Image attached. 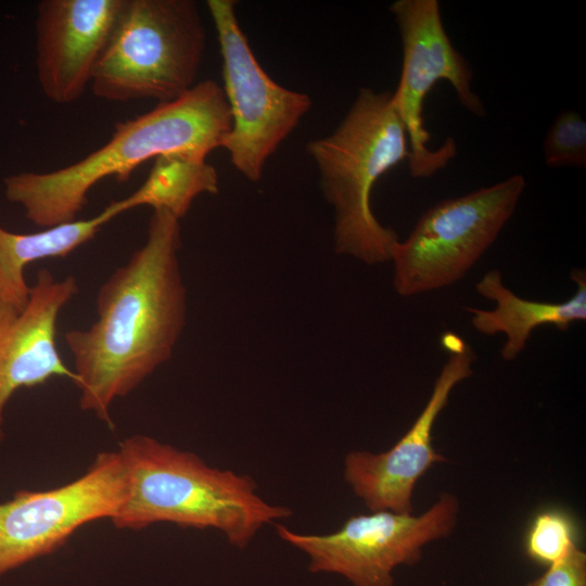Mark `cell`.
<instances>
[{
    "instance_id": "6da1fadb",
    "label": "cell",
    "mask_w": 586,
    "mask_h": 586,
    "mask_svg": "<svg viewBox=\"0 0 586 586\" xmlns=\"http://www.w3.org/2000/svg\"><path fill=\"white\" fill-rule=\"evenodd\" d=\"M180 220L153 211L145 243L97 294V319L63 339L74 361L79 406L113 428L115 399L133 392L173 355L186 321L178 252Z\"/></svg>"
},
{
    "instance_id": "7a4b0ae2",
    "label": "cell",
    "mask_w": 586,
    "mask_h": 586,
    "mask_svg": "<svg viewBox=\"0 0 586 586\" xmlns=\"http://www.w3.org/2000/svg\"><path fill=\"white\" fill-rule=\"evenodd\" d=\"M230 127L222 87L212 79L202 80L180 98L116 124L106 143L68 166L7 176L4 195L39 228L71 222L101 180L112 176L126 181L139 165L161 155L206 160L221 146Z\"/></svg>"
},
{
    "instance_id": "3957f363",
    "label": "cell",
    "mask_w": 586,
    "mask_h": 586,
    "mask_svg": "<svg viewBox=\"0 0 586 586\" xmlns=\"http://www.w3.org/2000/svg\"><path fill=\"white\" fill-rule=\"evenodd\" d=\"M118 451L127 497L111 520L117 528L139 531L158 522L215 528L243 549L265 525L292 514L290 508L264 500L251 476L211 467L153 437H127Z\"/></svg>"
},
{
    "instance_id": "277c9868",
    "label": "cell",
    "mask_w": 586,
    "mask_h": 586,
    "mask_svg": "<svg viewBox=\"0 0 586 586\" xmlns=\"http://www.w3.org/2000/svg\"><path fill=\"white\" fill-rule=\"evenodd\" d=\"M306 150L334 211L335 251L369 265L391 262L398 235L375 218L370 198L377 180L410 154L393 92L361 88L339 126Z\"/></svg>"
},
{
    "instance_id": "5b68a950",
    "label": "cell",
    "mask_w": 586,
    "mask_h": 586,
    "mask_svg": "<svg viewBox=\"0 0 586 586\" xmlns=\"http://www.w3.org/2000/svg\"><path fill=\"white\" fill-rule=\"evenodd\" d=\"M205 46L193 0H123L89 88L112 102L174 101L196 84Z\"/></svg>"
},
{
    "instance_id": "8992f818",
    "label": "cell",
    "mask_w": 586,
    "mask_h": 586,
    "mask_svg": "<svg viewBox=\"0 0 586 586\" xmlns=\"http://www.w3.org/2000/svg\"><path fill=\"white\" fill-rule=\"evenodd\" d=\"M525 184L522 175H512L423 213L408 238L398 240L391 252L397 294L415 296L461 280L512 217Z\"/></svg>"
},
{
    "instance_id": "52a82bcc",
    "label": "cell",
    "mask_w": 586,
    "mask_h": 586,
    "mask_svg": "<svg viewBox=\"0 0 586 586\" xmlns=\"http://www.w3.org/2000/svg\"><path fill=\"white\" fill-rule=\"evenodd\" d=\"M234 0H207L222 60L231 127L221 148L247 180H260L267 160L311 107L309 95L280 86L264 71L243 33Z\"/></svg>"
},
{
    "instance_id": "ba28073f",
    "label": "cell",
    "mask_w": 586,
    "mask_h": 586,
    "mask_svg": "<svg viewBox=\"0 0 586 586\" xmlns=\"http://www.w3.org/2000/svg\"><path fill=\"white\" fill-rule=\"evenodd\" d=\"M460 511L458 498L443 493L423 513L387 510L353 515L335 532L301 534L277 524L279 537L304 551L313 573H335L353 586H393V571L417 563L429 543L455 530Z\"/></svg>"
},
{
    "instance_id": "9c48e42d",
    "label": "cell",
    "mask_w": 586,
    "mask_h": 586,
    "mask_svg": "<svg viewBox=\"0 0 586 586\" xmlns=\"http://www.w3.org/2000/svg\"><path fill=\"white\" fill-rule=\"evenodd\" d=\"M403 46V66L393 100L405 125L409 143V171L413 178H430L457 154L451 137L435 150L428 146L431 133L423 120L426 95L440 80L448 81L458 101L470 113L486 115L473 91L469 62L451 43L437 0H396L390 5Z\"/></svg>"
},
{
    "instance_id": "30bf717a",
    "label": "cell",
    "mask_w": 586,
    "mask_h": 586,
    "mask_svg": "<svg viewBox=\"0 0 586 586\" xmlns=\"http://www.w3.org/2000/svg\"><path fill=\"white\" fill-rule=\"evenodd\" d=\"M127 497L118 450L98 454L87 472L48 491H20L0 504V576L61 548L81 526L112 520Z\"/></svg>"
},
{
    "instance_id": "8fae6325",
    "label": "cell",
    "mask_w": 586,
    "mask_h": 586,
    "mask_svg": "<svg viewBox=\"0 0 586 586\" xmlns=\"http://www.w3.org/2000/svg\"><path fill=\"white\" fill-rule=\"evenodd\" d=\"M442 346L448 358L409 430L386 451L352 450L344 459L345 481L371 512L412 513L417 482L433 464L445 460L433 447L432 430L454 387L472 375L476 355L453 332L443 334Z\"/></svg>"
},
{
    "instance_id": "7c38bea8",
    "label": "cell",
    "mask_w": 586,
    "mask_h": 586,
    "mask_svg": "<svg viewBox=\"0 0 586 586\" xmlns=\"http://www.w3.org/2000/svg\"><path fill=\"white\" fill-rule=\"evenodd\" d=\"M123 0H41L35 20V64L43 94L69 104L90 86Z\"/></svg>"
},
{
    "instance_id": "4fadbf2b",
    "label": "cell",
    "mask_w": 586,
    "mask_h": 586,
    "mask_svg": "<svg viewBox=\"0 0 586 586\" xmlns=\"http://www.w3.org/2000/svg\"><path fill=\"white\" fill-rule=\"evenodd\" d=\"M74 276L56 279L50 270L37 271L26 306L22 310L0 306V442L4 437V410L20 388L76 375L58 349L60 313L78 293Z\"/></svg>"
},
{
    "instance_id": "5bb4252c",
    "label": "cell",
    "mask_w": 586,
    "mask_h": 586,
    "mask_svg": "<svg viewBox=\"0 0 586 586\" xmlns=\"http://www.w3.org/2000/svg\"><path fill=\"white\" fill-rule=\"evenodd\" d=\"M571 279L577 284L575 294L562 303L525 300L504 283L499 270L492 269L475 284L482 297L496 303L492 310L463 307L471 314L473 328L484 335L504 333L506 342L500 349L501 358L514 360L525 348L532 332L540 326L551 324L565 331L577 321L586 320V273L574 268Z\"/></svg>"
},
{
    "instance_id": "9a60e30c",
    "label": "cell",
    "mask_w": 586,
    "mask_h": 586,
    "mask_svg": "<svg viewBox=\"0 0 586 586\" xmlns=\"http://www.w3.org/2000/svg\"><path fill=\"white\" fill-rule=\"evenodd\" d=\"M111 220L102 211L92 218L76 219L34 233L12 232L0 225V306L22 310L30 293L24 276L26 266L46 258L68 256Z\"/></svg>"
},
{
    "instance_id": "2e32d148",
    "label": "cell",
    "mask_w": 586,
    "mask_h": 586,
    "mask_svg": "<svg viewBox=\"0 0 586 586\" xmlns=\"http://www.w3.org/2000/svg\"><path fill=\"white\" fill-rule=\"evenodd\" d=\"M218 192V174L206 160L182 154L154 158L143 183L125 199L111 202L103 209L111 219L140 206L164 209L179 220L187 215L194 199Z\"/></svg>"
},
{
    "instance_id": "e0dca14e",
    "label": "cell",
    "mask_w": 586,
    "mask_h": 586,
    "mask_svg": "<svg viewBox=\"0 0 586 586\" xmlns=\"http://www.w3.org/2000/svg\"><path fill=\"white\" fill-rule=\"evenodd\" d=\"M574 532L571 518L563 511H542L535 515L526 533V553L532 560L549 565L576 545Z\"/></svg>"
},
{
    "instance_id": "ac0fdd59",
    "label": "cell",
    "mask_w": 586,
    "mask_h": 586,
    "mask_svg": "<svg viewBox=\"0 0 586 586\" xmlns=\"http://www.w3.org/2000/svg\"><path fill=\"white\" fill-rule=\"evenodd\" d=\"M545 164L550 168L586 166V123L573 110H562L550 125L544 142Z\"/></svg>"
},
{
    "instance_id": "d6986e66",
    "label": "cell",
    "mask_w": 586,
    "mask_h": 586,
    "mask_svg": "<svg viewBox=\"0 0 586 586\" xmlns=\"http://www.w3.org/2000/svg\"><path fill=\"white\" fill-rule=\"evenodd\" d=\"M526 586H586V553L574 545Z\"/></svg>"
}]
</instances>
